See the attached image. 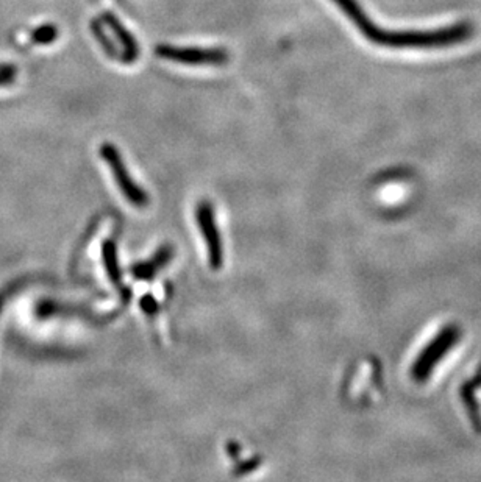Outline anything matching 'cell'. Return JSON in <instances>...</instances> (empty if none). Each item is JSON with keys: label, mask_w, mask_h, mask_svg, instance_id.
Returning <instances> with one entry per match:
<instances>
[{"label": "cell", "mask_w": 481, "mask_h": 482, "mask_svg": "<svg viewBox=\"0 0 481 482\" xmlns=\"http://www.w3.org/2000/svg\"><path fill=\"white\" fill-rule=\"evenodd\" d=\"M349 21L360 30V33L380 47L389 49H445L464 42L473 35L469 22L432 30V31H388L370 21L356 0H333Z\"/></svg>", "instance_id": "obj_1"}, {"label": "cell", "mask_w": 481, "mask_h": 482, "mask_svg": "<svg viewBox=\"0 0 481 482\" xmlns=\"http://www.w3.org/2000/svg\"><path fill=\"white\" fill-rule=\"evenodd\" d=\"M155 54L163 60L184 64V66H221L228 61V54L223 49L174 47L159 44Z\"/></svg>", "instance_id": "obj_2"}, {"label": "cell", "mask_w": 481, "mask_h": 482, "mask_svg": "<svg viewBox=\"0 0 481 482\" xmlns=\"http://www.w3.org/2000/svg\"><path fill=\"white\" fill-rule=\"evenodd\" d=\"M102 22L105 24L107 30L110 31L113 41L116 40V46L119 49V60L125 64L136 61V58L139 55L138 42L132 36L130 31L122 25L119 19L110 15V13H105V15L102 16Z\"/></svg>", "instance_id": "obj_3"}, {"label": "cell", "mask_w": 481, "mask_h": 482, "mask_svg": "<svg viewBox=\"0 0 481 482\" xmlns=\"http://www.w3.org/2000/svg\"><path fill=\"white\" fill-rule=\"evenodd\" d=\"M455 337H457V331L450 328L441 334V336L434 340V342L428 346V348L422 353L419 362L416 364L414 371L418 378H425L429 373V369L433 367L434 362L441 359V356L448 350V346L453 344Z\"/></svg>", "instance_id": "obj_4"}, {"label": "cell", "mask_w": 481, "mask_h": 482, "mask_svg": "<svg viewBox=\"0 0 481 482\" xmlns=\"http://www.w3.org/2000/svg\"><path fill=\"white\" fill-rule=\"evenodd\" d=\"M91 30L95 36V40H97L100 46L104 47L107 55H110L113 58H116V60H119V49H118L116 44H114L110 31L107 30L105 24L102 22V19H95V21L91 24Z\"/></svg>", "instance_id": "obj_5"}, {"label": "cell", "mask_w": 481, "mask_h": 482, "mask_svg": "<svg viewBox=\"0 0 481 482\" xmlns=\"http://www.w3.org/2000/svg\"><path fill=\"white\" fill-rule=\"evenodd\" d=\"M56 38H58V29L55 27L52 24H46L41 25V27H38L33 30V33H31V41L35 44H50L54 42Z\"/></svg>", "instance_id": "obj_6"}, {"label": "cell", "mask_w": 481, "mask_h": 482, "mask_svg": "<svg viewBox=\"0 0 481 482\" xmlns=\"http://www.w3.org/2000/svg\"><path fill=\"white\" fill-rule=\"evenodd\" d=\"M17 70L11 64H0V86H10L16 80Z\"/></svg>", "instance_id": "obj_7"}]
</instances>
